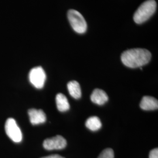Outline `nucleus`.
I'll list each match as a JSON object with an SVG mask.
<instances>
[{"label": "nucleus", "instance_id": "nucleus-1", "mask_svg": "<svg viewBox=\"0 0 158 158\" xmlns=\"http://www.w3.org/2000/svg\"><path fill=\"white\" fill-rule=\"evenodd\" d=\"M121 59L123 63L128 68H141L149 62L151 53L145 49H132L124 52Z\"/></svg>", "mask_w": 158, "mask_h": 158}, {"label": "nucleus", "instance_id": "nucleus-2", "mask_svg": "<svg viewBox=\"0 0 158 158\" xmlns=\"http://www.w3.org/2000/svg\"><path fill=\"white\" fill-rule=\"evenodd\" d=\"M156 2L155 0H147L143 2L134 15V20L138 24L146 22L156 10Z\"/></svg>", "mask_w": 158, "mask_h": 158}, {"label": "nucleus", "instance_id": "nucleus-3", "mask_svg": "<svg viewBox=\"0 0 158 158\" xmlns=\"http://www.w3.org/2000/svg\"><path fill=\"white\" fill-rule=\"evenodd\" d=\"M69 21L74 31L78 34H84L87 31V23L85 18L75 10H70L68 12Z\"/></svg>", "mask_w": 158, "mask_h": 158}, {"label": "nucleus", "instance_id": "nucleus-4", "mask_svg": "<svg viewBox=\"0 0 158 158\" xmlns=\"http://www.w3.org/2000/svg\"><path fill=\"white\" fill-rule=\"evenodd\" d=\"M5 130L6 135L12 141L16 143L21 142L23 134L14 119L10 118L6 121Z\"/></svg>", "mask_w": 158, "mask_h": 158}, {"label": "nucleus", "instance_id": "nucleus-5", "mask_svg": "<svg viewBox=\"0 0 158 158\" xmlns=\"http://www.w3.org/2000/svg\"><path fill=\"white\" fill-rule=\"evenodd\" d=\"M46 76L43 68L40 66L34 68L31 70L29 74V79L31 83L36 89L44 87Z\"/></svg>", "mask_w": 158, "mask_h": 158}, {"label": "nucleus", "instance_id": "nucleus-6", "mask_svg": "<svg viewBox=\"0 0 158 158\" xmlns=\"http://www.w3.org/2000/svg\"><path fill=\"white\" fill-rule=\"evenodd\" d=\"M67 145L66 140L60 135H57L45 139L44 143V148L48 151L63 149Z\"/></svg>", "mask_w": 158, "mask_h": 158}, {"label": "nucleus", "instance_id": "nucleus-7", "mask_svg": "<svg viewBox=\"0 0 158 158\" xmlns=\"http://www.w3.org/2000/svg\"><path fill=\"white\" fill-rule=\"evenodd\" d=\"M28 115L30 121L32 125L43 124L46 120L45 114L42 110L30 109L28 111Z\"/></svg>", "mask_w": 158, "mask_h": 158}, {"label": "nucleus", "instance_id": "nucleus-8", "mask_svg": "<svg viewBox=\"0 0 158 158\" xmlns=\"http://www.w3.org/2000/svg\"><path fill=\"white\" fill-rule=\"evenodd\" d=\"M140 107L146 111L157 110L158 108V100L151 96H144L140 102Z\"/></svg>", "mask_w": 158, "mask_h": 158}, {"label": "nucleus", "instance_id": "nucleus-9", "mask_svg": "<svg viewBox=\"0 0 158 158\" xmlns=\"http://www.w3.org/2000/svg\"><path fill=\"white\" fill-rule=\"evenodd\" d=\"M91 102L98 105H103L108 100L107 93L102 89H96L93 91L90 97Z\"/></svg>", "mask_w": 158, "mask_h": 158}, {"label": "nucleus", "instance_id": "nucleus-10", "mask_svg": "<svg viewBox=\"0 0 158 158\" xmlns=\"http://www.w3.org/2000/svg\"><path fill=\"white\" fill-rule=\"evenodd\" d=\"M57 108L60 112L67 111L70 108V105L67 97L63 94L59 93L56 97Z\"/></svg>", "mask_w": 158, "mask_h": 158}, {"label": "nucleus", "instance_id": "nucleus-11", "mask_svg": "<svg viewBox=\"0 0 158 158\" xmlns=\"http://www.w3.org/2000/svg\"><path fill=\"white\" fill-rule=\"evenodd\" d=\"M68 89L70 95L75 99H79L81 96V91L79 83L76 81H71L68 84Z\"/></svg>", "mask_w": 158, "mask_h": 158}, {"label": "nucleus", "instance_id": "nucleus-12", "mask_svg": "<svg viewBox=\"0 0 158 158\" xmlns=\"http://www.w3.org/2000/svg\"><path fill=\"white\" fill-rule=\"evenodd\" d=\"M102 125L100 119L95 116L89 117L85 122L86 127L93 131H96L100 130L102 127Z\"/></svg>", "mask_w": 158, "mask_h": 158}, {"label": "nucleus", "instance_id": "nucleus-13", "mask_svg": "<svg viewBox=\"0 0 158 158\" xmlns=\"http://www.w3.org/2000/svg\"><path fill=\"white\" fill-rule=\"evenodd\" d=\"M98 158H114V153L112 149L107 148L100 153Z\"/></svg>", "mask_w": 158, "mask_h": 158}, {"label": "nucleus", "instance_id": "nucleus-14", "mask_svg": "<svg viewBox=\"0 0 158 158\" xmlns=\"http://www.w3.org/2000/svg\"><path fill=\"white\" fill-rule=\"evenodd\" d=\"M149 158H158V148L153 149L149 153Z\"/></svg>", "mask_w": 158, "mask_h": 158}, {"label": "nucleus", "instance_id": "nucleus-15", "mask_svg": "<svg viewBox=\"0 0 158 158\" xmlns=\"http://www.w3.org/2000/svg\"><path fill=\"white\" fill-rule=\"evenodd\" d=\"M42 158H64L62 156L59 155H49V156H45Z\"/></svg>", "mask_w": 158, "mask_h": 158}]
</instances>
